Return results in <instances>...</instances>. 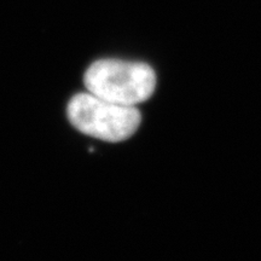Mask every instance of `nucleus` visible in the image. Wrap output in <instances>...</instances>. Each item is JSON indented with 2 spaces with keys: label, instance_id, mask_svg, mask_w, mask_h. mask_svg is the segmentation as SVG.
<instances>
[{
  "label": "nucleus",
  "instance_id": "1",
  "mask_svg": "<svg viewBox=\"0 0 261 261\" xmlns=\"http://www.w3.org/2000/svg\"><path fill=\"white\" fill-rule=\"evenodd\" d=\"M87 92L109 102L136 107L154 93L156 74L143 62L99 60L87 68L84 76Z\"/></svg>",
  "mask_w": 261,
  "mask_h": 261
},
{
  "label": "nucleus",
  "instance_id": "2",
  "mask_svg": "<svg viewBox=\"0 0 261 261\" xmlns=\"http://www.w3.org/2000/svg\"><path fill=\"white\" fill-rule=\"evenodd\" d=\"M67 114L71 125L81 133L110 143L129 138L142 121L136 107L120 106L90 92L71 97Z\"/></svg>",
  "mask_w": 261,
  "mask_h": 261
}]
</instances>
